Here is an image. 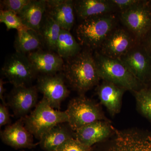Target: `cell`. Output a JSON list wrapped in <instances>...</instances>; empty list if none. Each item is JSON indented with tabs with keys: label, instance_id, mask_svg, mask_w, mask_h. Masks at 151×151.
Instances as JSON below:
<instances>
[{
	"label": "cell",
	"instance_id": "5bb4252c",
	"mask_svg": "<svg viewBox=\"0 0 151 151\" xmlns=\"http://www.w3.org/2000/svg\"><path fill=\"white\" fill-rule=\"evenodd\" d=\"M46 14L60 26L70 31L75 22L74 1L46 0Z\"/></svg>",
	"mask_w": 151,
	"mask_h": 151
},
{
	"label": "cell",
	"instance_id": "ba28073f",
	"mask_svg": "<svg viewBox=\"0 0 151 151\" xmlns=\"http://www.w3.org/2000/svg\"><path fill=\"white\" fill-rule=\"evenodd\" d=\"M63 73L42 75L37 79V88L52 108L60 110L61 103L70 94Z\"/></svg>",
	"mask_w": 151,
	"mask_h": 151
},
{
	"label": "cell",
	"instance_id": "44dd1931",
	"mask_svg": "<svg viewBox=\"0 0 151 151\" xmlns=\"http://www.w3.org/2000/svg\"><path fill=\"white\" fill-rule=\"evenodd\" d=\"M14 41L16 52L26 55L41 49L43 45L38 33L27 27L18 30Z\"/></svg>",
	"mask_w": 151,
	"mask_h": 151
},
{
	"label": "cell",
	"instance_id": "277c9868",
	"mask_svg": "<svg viewBox=\"0 0 151 151\" xmlns=\"http://www.w3.org/2000/svg\"><path fill=\"white\" fill-rule=\"evenodd\" d=\"M22 118L26 128L39 140L47 132L57 125L68 122L65 111L55 110L44 97L29 115Z\"/></svg>",
	"mask_w": 151,
	"mask_h": 151
},
{
	"label": "cell",
	"instance_id": "e0dca14e",
	"mask_svg": "<svg viewBox=\"0 0 151 151\" xmlns=\"http://www.w3.org/2000/svg\"><path fill=\"white\" fill-rule=\"evenodd\" d=\"M126 89L117 84L103 80L96 89L101 104L105 106L111 116L120 113L122 108V97Z\"/></svg>",
	"mask_w": 151,
	"mask_h": 151
},
{
	"label": "cell",
	"instance_id": "3957f363",
	"mask_svg": "<svg viewBox=\"0 0 151 151\" xmlns=\"http://www.w3.org/2000/svg\"><path fill=\"white\" fill-rule=\"evenodd\" d=\"M94 56L101 79L110 81L133 92L144 87L119 58L105 56L97 50Z\"/></svg>",
	"mask_w": 151,
	"mask_h": 151
},
{
	"label": "cell",
	"instance_id": "52a82bcc",
	"mask_svg": "<svg viewBox=\"0 0 151 151\" xmlns=\"http://www.w3.org/2000/svg\"><path fill=\"white\" fill-rule=\"evenodd\" d=\"M1 70L3 75L15 87L27 86L37 74L28 56L17 52L7 60Z\"/></svg>",
	"mask_w": 151,
	"mask_h": 151
},
{
	"label": "cell",
	"instance_id": "7a4b0ae2",
	"mask_svg": "<svg viewBox=\"0 0 151 151\" xmlns=\"http://www.w3.org/2000/svg\"><path fill=\"white\" fill-rule=\"evenodd\" d=\"M115 14L91 17L81 21L76 33L81 46L89 50H99L108 36L118 25Z\"/></svg>",
	"mask_w": 151,
	"mask_h": 151
},
{
	"label": "cell",
	"instance_id": "83f0119b",
	"mask_svg": "<svg viewBox=\"0 0 151 151\" xmlns=\"http://www.w3.org/2000/svg\"><path fill=\"white\" fill-rule=\"evenodd\" d=\"M119 12H124L138 4L140 0H111Z\"/></svg>",
	"mask_w": 151,
	"mask_h": 151
},
{
	"label": "cell",
	"instance_id": "ac0fdd59",
	"mask_svg": "<svg viewBox=\"0 0 151 151\" xmlns=\"http://www.w3.org/2000/svg\"><path fill=\"white\" fill-rule=\"evenodd\" d=\"M74 9L81 21L91 17L114 14L117 11L111 0L74 1Z\"/></svg>",
	"mask_w": 151,
	"mask_h": 151
},
{
	"label": "cell",
	"instance_id": "8fae6325",
	"mask_svg": "<svg viewBox=\"0 0 151 151\" xmlns=\"http://www.w3.org/2000/svg\"><path fill=\"white\" fill-rule=\"evenodd\" d=\"M113 129L115 138L105 151H151V135L119 131L113 127Z\"/></svg>",
	"mask_w": 151,
	"mask_h": 151
},
{
	"label": "cell",
	"instance_id": "cb8c5ba5",
	"mask_svg": "<svg viewBox=\"0 0 151 151\" xmlns=\"http://www.w3.org/2000/svg\"><path fill=\"white\" fill-rule=\"evenodd\" d=\"M133 93L140 111L151 121V89L144 87Z\"/></svg>",
	"mask_w": 151,
	"mask_h": 151
},
{
	"label": "cell",
	"instance_id": "4dcf8cb0",
	"mask_svg": "<svg viewBox=\"0 0 151 151\" xmlns=\"http://www.w3.org/2000/svg\"><path fill=\"white\" fill-rule=\"evenodd\" d=\"M5 82L3 81L2 78H1L0 79V98L2 102V104L4 105H7L5 101L4 98V94L5 92V89L4 87V84Z\"/></svg>",
	"mask_w": 151,
	"mask_h": 151
},
{
	"label": "cell",
	"instance_id": "9c48e42d",
	"mask_svg": "<svg viewBox=\"0 0 151 151\" xmlns=\"http://www.w3.org/2000/svg\"><path fill=\"white\" fill-rule=\"evenodd\" d=\"M139 42L127 29L118 25L97 51L108 57L119 59Z\"/></svg>",
	"mask_w": 151,
	"mask_h": 151
},
{
	"label": "cell",
	"instance_id": "4316f807",
	"mask_svg": "<svg viewBox=\"0 0 151 151\" xmlns=\"http://www.w3.org/2000/svg\"><path fill=\"white\" fill-rule=\"evenodd\" d=\"M91 147L80 143L75 138L68 141L55 151H90Z\"/></svg>",
	"mask_w": 151,
	"mask_h": 151
},
{
	"label": "cell",
	"instance_id": "30bf717a",
	"mask_svg": "<svg viewBox=\"0 0 151 151\" xmlns=\"http://www.w3.org/2000/svg\"><path fill=\"white\" fill-rule=\"evenodd\" d=\"M119 59L143 85L151 80V58L140 42Z\"/></svg>",
	"mask_w": 151,
	"mask_h": 151
},
{
	"label": "cell",
	"instance_id": "f546056e",
	"mask_svg": "<svg viewBox=\"0 0 151 151\" xmlns=\"http://www.w3.org/2000/svg\"><path fill=\"white\" fill-rule=\"evenodd\" d=\"M140 42L151 58V30Z\"/></svg>",
	"mask_w": 151,
	"mask_h": 151
},
{
	"label": "cell",
	"instance_id": "6da1fadb",
	"mask_svg": "<svg viewBox=\"0 0 151 151\" xmlns=\"http://www.w3.org/2000/svg\"><path fill=\"white\" fill-rule=\"evenodd\" d=\"M63 75L72 89L84 94L101 80L92 50L85 49L64 64Z\"/></svg>",
	"mask_w": 151,
	"mask_h": 151
},
{
	"label": "cell",
	"instance_id": "8992f818",
	"mask_svg": "<svg viewBox=\"0 0 151 151\" xmlns=\"http://www.w3.org/2000/svg\"><path fill=\"white\" fill-rule=\"evenodd\" d=\"M119 20L139 42L151 30L150 1L140 0L127 10L119 13Z\"/></svg>",
	"mask_w": 151,
	"mask_h": 151
},
{
	"label": "cell",
	"instance_id": "d6986e66",
	"mask_svg": "<svg viewBox=\"0 0 151 151\" xmlns=\"http://www.w3.org/2000/svg\"><path fill=\"white\" fill-rule=\"evenodd\" d=\"M46 10V0H30L18 15L25 27L38 33Z\"/></svg>",
	"mask_w": 151,
	"mask_h": 151
},
{
	"label": "cell",
	"instance_id": "ffe728a7",
	"mask_svg": "<svg viewBox=\"0 0 151 151\" xmlns=\"http://www.w3.org/2000/svg\"><path fill=\"white\" fill-rule=\"evenodd\" d=\"M73 138H75L74 132L68 123L59 124L45 134L40 139L39 144L45 150L55 151Z\"/></svg>",
	"mask_w": 151,
	"mask_h": 151
},
{
	"label": "cell",
	"instance_id": "2e32d148",
	"mask_svg": "<svg viewBox=\"0 0 151 151\" xmlns=\"http://www.w3.org/2000/svg\"><path fill=\"white\" fill-rule=\"evenodd\" d=\"M113 132L109 121H98L81 127L74 132L75 138L84 145L91 147L110 137Z\"/></svg>",
	"mask_w": 151,
	"mask_h": 151
},
{
	"label": "cell",
	"instance_id": "603a6c76",
	"mask_svg": "<svg viewBox=\"0 0 151 151\" xmlns=\"http://www.w3.org/2000/svg\"><path fill=\"white\" fill-rule=\"evenodd\" d=\"M61 29L59 24L46 13L38 33L43 45H45L49 51H55Z\"/></svg>",
	"mask_w": 151,
	"mask_h": 151
},
{
	"label": "cell",
	"instance_id": "1f68e13d",
	"mask_svg": "<svg viewBox=\"0 0 151 151\" xmlns=\"http://www.w3.org/2000/svg\"><path fill=\"white\" fill-rule=\"evenodd\" d=\"M150 8L151 10V1H150Z\"/></svg>",
	"mask_w": 151,
	"mask_h": 151
},
{
	"label": "cell",
	"instance_id": "484cf974",
	"mask_svg": "<svg viewBox=\"0 0 151 151\" xmlns=\"http://www.w3.org/2000/svg\"><path fill=\"white\" fill-rule=\"evenodd\" d=\"M29 1L30 0L1 1V10L10 11L18 15Z\"/></svg>",
	"mask_w": 151,
	"mask_h": 151
},
{
	"label": "cell",
	"instance_id": "9a60e30c",
	"mask_svg": "<svg viewBox=\"0 0 151 151\" xmlns=\"http://www.w3.org/2000/svg\"><path fill=\"white\" fill-rule=\"evenodd\" d=\"M27 56L37 73H41L42 75L56 74L64 68L63 59L51 51L39 50L29 53Z\"/></svg>",
	"mask_w": 151,
	"mask_h": 151
},
{
	"label": "cell",
	"instance_id": "7402d4cb",
	"mask_svg": "<svg viewBox=\"0 0 151 151\" xmlns=\"http://www.w3.org/2000/svg\"><path fill=\"white\" fill-rule=\"evenodd\" d=\"M82 48L70 31L61 29L57 42L55 51L63 59L66 60L79 54Z\"/></svg>",
	"mask_w": 151,
	"mask_h": 151
},
{
	"label": "cell",
	"instance_id": "5b68a950",
	"mask_svg": "<svg viewBox=\"0 0 151 151\" xmlns=\"http://www.w3.org/2000/svg\"><path fill=\"white\" fill-rule=\"evenodd\" d=\"M65 112L68 117V124L74 132L97 121H109L99 104L84 94L71 99Z\"/></svg>",
	"mask_w": 151,
	"mask_h": 151
},
{
	"label": "cell",
	"instance_id": "4fadbf2b",
	"mask_svg": "<svg viewBox=\"0 0 151 151\" xmlns=\"http://www.w3.org/2000/svg\"><path fill=\"white\" fill-rule=\"evenodd\" d=\"M33 137L25 127L22 118L14 124L8 125L1 132L3 142L16 149L35 147L39 142L35 144Z\"/></svg>",
	"mask_w": 151,
	"mask_h": 151
},
{
	"label": "cell",
	"instance_id": "d6a6232c",
	"mask_svg": "<svg viewBox=\"0 0 151 151\" xmlns=\"http://www.w3.org/2000/svg\"></svg>",
	"mask_w": 151,
	"mask_h": 151
},
{
	"label": "cell",
	"instance_id": "7c38bea8",
	"mask_svg": "<svg viewBox=\"0 0 151 151\" xmlns=\"http://www.w3.org/2000/svg\"><path fill=\"white\" fill-rule=\"evenodd\" d=\"M36 86H14L8 96V105L16 116L24 118L37 104Z\"/></svg>",
	"mask_w": 151,
	"mask_h": 151
},
{
	"label": "cell",
	"instance_id": "f1b7e54d",
	"mask_svg": "<svg viewBox=\"0 0 151 151\" xmlns=\"http://www.w3.org/2000/svg\"><path fill=\"white\" fill-rule=\"evenodd\" d=\"M10 116L7 105L1 104L0 105V126L9 124L11 122Z\"/></svg>",
	"mask_w": 151,
	"mask_h": 151
},
{
	"label": "cell",
	"instance_id": "d4e9b609",
	"mask_svg": "<svg viewBox=\"0 0 151 151\" xmlns=\"http://www.w3.org/2000/svg\"><path fill=\"white\" fill-rule=\"evenodd\" d=\"M0 22L5 24L8 30L11 29L18 30L25 27L18 15L9 11L1 10Z\"/></svg>",
	"mask_w": 151,
	"mask_h": 151
}]
</instances>
